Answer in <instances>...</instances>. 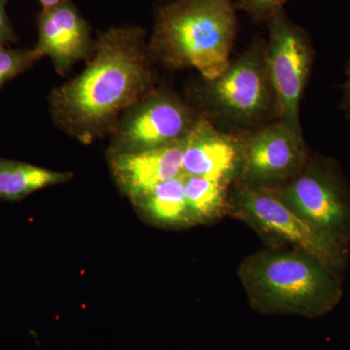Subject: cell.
I'll return each mask as SVG.
<instances>
[{
	"label": "cell",
	"mask_w": 350,
	"mask_h": 350,
	"mask_svg": "<svg viewBox=\"0 0 350 350\" xmlns=\"http://www.w3.org/2000/svg\"><path fill=\"white\" fill-rule=\"evenodd\" d=\"M145 38L137 25L98 34L81 75L51 94V114L61 130L93 144L112 133L124 111L153 91V61Z\"/></svg>",
	"instance_id": "1"
},
{
	"label": "cell",
	"mask_w": 350,
	"mask_h": 350,
	"mask_svg": "<svg viewBox=\"0 0 350 350\" xmlns=\"http://www.w3.org/2000/svg\"><path fill=\"white\" fill-rule=\"evenodd\" d=\"M202 116L241 131L278 120L275 91L268 72L266 41L256 39L200 93Z\"/></svg>",
	"instance_id": "4"
},
{
	"label": "cell",
	"mask_w": 350,
	"mask_h": 350,
	"mask_svg": "<svg viewBox=\"0 0 350 350\" xmlns=\"http://www.w3.org/2000/svg\"><path fill=\"white\" fill-rule=\"evenodd\" d=\"M241 165L237 183L273 189L300 174L310 158L299 133L282 120L238 133Z\"/></svg>",
	"instance_id": "9"
},
{
	"label": "cell",
	"mask_w": 350,
	"mask_h": 350,
	"mask_svg": "<svg viewBox=\"0 0 350 350\" xmlns=\"http://www.w3.org/2000/svg\"><path fill=\"white\" fill-rule=\"evenodd\" d=\"M185 139L151 150L109 153L110 169L120 188L135 202L158 184L180 176Z\"/></svg>",
	"instance_id": "12"
},
{
	"label": "cell",
	"mask_w": 350,
	"mask_h": 350,
	"mask_svg": "<svg viewBox=\"0 0 350 350\" xmlns=\"http://www.w3.org/2000/svg\"><path fill=\"white\" fill-rule=\"evenodd\" d=\"M271 190L322 236L350 248V186L337 161L310 155L300 174Z\"/></svg>",
	"instance_id": "5"
},
{
	"label": "cell",
	"mask_w": 350,
	"mask_h": 350,
	"mask_svg": "<svg viewBox=\"0 0 350 350\" xmlns=\"http://www.w3.org/2000/svg\"><path fill=\"white\" fill-rule=\"evenodd\" d=\"M133 202L154 224L163 227L195 225L186 200L184 174L158 184Z\"/></svg>",
	"instance_id": "13"
},
{
	"label": "cell",
	"mask_w": 350,
	"mask_h": 350,
	"mask_svg": "<svg viewBox=\"0 0 350 350\" xmlns=\"http://www.w3.org/2000/svg\"><path fill=\"white\" fill-rule=\"evenodd\" d=\"M269 40L266 59L278 105V119L303 133L300 105L314 62V49L308 32L294 24L283 8L267 21Z\"/></svg>",
	"instance_id": "7"
},
{
	"label": "cell",
	"mask_w": 350,
	"mask_h": 350,
	"mask_svg": "<svg viewBox=\"0 0 350 350\" xmlns=\"http://www.w3.org/2000/svg\"><path fill=\"white\" fill-rule=\"evenodd\" d=\"M42 57L36 48L12 49L8 46L0 47V89L7 82L29 70Z\"/></svg>",
	"instance_id": "16"
},
{
	"label": "cell",
	"mask_w": 350,
	"mask_h": 350,
	"mask_svg": "<svg viewBox=\"0 0 350 350\" xmlns=\"http://www.w3.org/2000/svg\"><path fill=\"white\" fill-rule=\"evenodd\" d=\"M345 76L347 79L342 85V98L340 108L345 113V118H350V57L345 64Z\"/></svg>",
	"instance_id": "19"
},
{
	"label": "cell",
	"mask_w": 350,
	"mask_h": 350,
	"mask_svg": "<svg viewBox=\"0 0 350 350\" xmlns=\"http://www.w3.org/2000/svg\"><path fill=\"white\" fill-rule=\"evenodd\" d=\"M290 0H238L236 8L244 11L254 22H267Z\"/></svg>",
	"instance_id": "17"
},
{
	"label": "cell",
	"mask_w": 350,
	"mask_h": 350,
	"mask_svg": "<svg viewBox=\"0 0 350 350\" xmlns=\"http://www.w3.org/2000/svg\"><path fill=\"white\" fill-rule=\"evenodd\" d=\"M71 178V172H56L0 158V200L18 202L34 192L66 183Z\"/></svg>",
	"instance_id": "14"
},
{
	"label": "cell",
	"mask_w": 350,
	"mask_h": 350,
	"mask_svg": "<svg viewBox=\"0 0 350 350\" xmlns=\"http://www.w3.org/2000/svg\"><path fill=\"white\" fill-rule=\"evenodd\" d=\"M229 209L260 234L308 251L342 278L349 262V248L342 247L319 234L271 189L237 183L229 198Z\"/></svg>",
	"instance_id": "6"
},
{
	"label": "cell",
	"mask_w": 350,
	"mask_h": 350,
	"mask_svg": "<svg viewBox=\"0 0 350 350\" xmlns=\"http://www.w3.org/2000/svg\"><path fill=\"white\" fill-rule=\"evenodd\" d=\"M202 116L177 94L154 89L121 115L111 133L109 153H135L182 142Z\"/></svg>",
	"instance_id": "8"
},
{
	"label": "cell",
	"mask_w": 350,
	"mask_h": 350,
	"mask_svg": "<svg viewBox=\"0 0 350 350\" xmlns=\"http://www.w3.org/2000/svg\"><path fill=\"white\" fill-rule=\"evenodd\" d=\"M238 275L251 306L265 313L320 317L344 295L342 276L300 248L258 251L241 262Z\"/></svg>",
	"instance_id": "3"
},
{
	"label": "cell",
	"mask_w": 350,
	"mask_h": 350,
	"mask_svg": "<svg viewBox=\"0 0 350 350\" xmlns=\"http://www.w3.org/2000/svg\"><path fill=\"white\" fill-rule=\"evenodd\" d=\"M239 165L238 133L218 130L211 120L202 116L185 139L183 174L206 177L230 185L238 178Z\"/></svg>",
	"instance_id": "11"
},
{
	"label": "cell",
	"mask_w": 350,
	"mask_h": 350,
	"mask_svg": "<svg viewBox=\"0 0 350 350\" xmlns=\"http://www.w3.org/2000/svg\"><path fill=\"white\" fill-rule=\"evenodd\" d=\"M228 187L214 179L184 175L186 200L195 224L216 220L229 209Z\"/></svg>",
	"instance_id": "15"
},
{
	"label": "cell",
	"mask_w": 350,
	"mask_h": 350,
	"mask_svg": "<svg viewBox=\"0 0 350 350\" xmlns=\"http://www.w3.org/2000/svg\"><path fill=\"white\" fill-rule=\"evenodd\" d=\"M10 0H0V47L8 46L9 44L18 41L17 33L6 11L7 3Z\"/></svg>",
	"instance_id": "18"
},
{
	"label": "cell",
	"mask_w": 350,
	"mask_h": 350,
	"mask_svg": "<svg viewBox=\"0 0 350 350\" xmlns=\"http://www.w3.org/2000/svg\"><path fill=\"white\" fill-rule=\"evenodd\" d=\"M66 0H39L42 9H50L64 3Z\"/></svg>",
	"instance_id": "20"
},
{
	"label": "cell",
	"mask_w": 350,
	"mask_h": 350,
	"mask_svg": "<svg viewBox=\"0 0 350 350\" xmlns=\"http://www.w3.org/2000/svg\"><path fill=\"white\" fill-rule=\"evenodd\" d=\"M38 38L36 49L49 57L59 75H66L80 61H89L96 40L91 27L71 0L50 9L38 17Z\"/></svg>",
	"instance_id": "10"
},
{
	"label": "cell",
	"mask_w": 350,
	"mask_h": 350,
	"mask_svg": "<svg viewBox=\"0 0 350 350\" xmlns=\"http://www.w3.org/2000/svg\"><path fill=\"white\" fill-rule=\"evenodd\" d=\"M232 0H174L157 9L152 61L170 70L194 68L204 81L228 68L238 31Z\"/></svg>",
	"instance_id": "2"
}]
</instances>
